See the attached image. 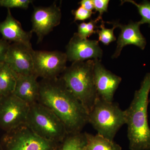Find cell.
<instances>
[{
    "mask_svg": "<svg viewBox=\"0 0 150 150\" xmlns=\"http://www.w3.org/2000/svg\"><path fill=\"white\" fill-rule=\"evenodd\" d=\"M29 108L13 94L0 96V129L8 132L25 125Z\"/></svg>",
    "mask_w": 150,
    "mask_h": 150,
    "instance_id": "52a82bcc",
    "label": "cell"
},
{
    "mask_svg": "<svg viewBox=\"0 0 150 150\" xmlns=\"http://www.w3.org/2000/svg\"><path fill=\"white\" fill-rule=\"evenodd\" d=\"M109 24L114 25L116 28L121 30L117 40V46L112 59H117L121 54V51L125 46L134 45L142 50H144L147 42L144 35L140 30L142 25L139 22L131 21L128 24L123 25L118 22H107Z\"/></svg>",
    "mask_w": 150,
    "mask_h": 150,
    "instance_id": "4fadbf2b",
    "label": "cell"
},
{
    "mask_svg": "<svg viewBox=\"0 0 150 150\" xmlns=\"http://www.w3.org/2000/svg\"><path fill=\"white\" fill-rule=\"evenodd\" d=\"M68 61L74 63L90 60H101L103 51L98 40L82 38L75 33L66 46Z\"/></svg>",
    "mask_w": 150,
    "mask_h": 150,
    "instance_id": "30bf717a",
    "label": "cell"
},
{
    "mask_svg": "<svg viewBox=\"0 0 150 150\" xmlns=\"http://www.w3.org/2000/svg\"><path fill=\"white\" fill-rule=\"evenodd\" d=\"M88 123L97 131L98 134L113 141L119 129L126 124L125 111L118 103L98 97L89 112Z\"/></svg>",
    "mask_w": 150,
    "mask_h": 150,
    "instance_id": "277c9868",
    "label": "cell"
},
{
    "mask_svg": "<svg viewBox=\"0 0 150 150\" xmlns=\"http://www.w3.org/2000/svg\"><path fill=\"white\" fill-rule=\"evenodd\" d=\"M79 4L87 10L93 11L94 10L92 0H81L79 2Z\"/></svg>",
    "mask_w": 150,
    "mask_h": 150,
    "instance_id": "484cf974",
    "label": "cell"
},
{
    "mask_svg": "<svg viewBox=\"0 0 150 150\" xmlns=\"http://www.w3.org/2000/svg\"><path fill=\"white\" fill-rule=\"evenodd\" d=\"M72 13L74 17V21H84L90 18L95 13L93 11L87 10L80 6L78 8L72 11Z\"/></svg>",
    "mask_w": 150,
    "mask_h": 150,
    "instance_id": "cb8c5ba5",
    "label": "cell"
},
{
    "mask_svg": "<svg viewBox=\"0 0 150 150\" xmlns=\"http://www.w3.org/2000/svg\"><path fill=\"white\" fill-rule=\"evenodd\" d=\"M86 142L85 132L68 134L61 143L59 150H83Z\"/></svg>",
    "mask_w": 150,
    "mask_h": 150,
    "instance_id": "ac0fdd59",
    "label": "cell"
},
{
    "mask_svg": "<svg viewBox=\"0 0 150 150\" xmlns=\"http://www.w3.org/2000/svg\"><path fill=\"white\" fill-rule=\"evenodd\" d=\"M98 21L96 19H91L87 23L82 22L78 25V33L79 36L82 38L88 39L93 34L96 33L97 30H96L97 26Z\"/></svg>",
    "mask_w": 150,
    "mask_h": 150,
    "instance_id": "44dd1931",
    "label": "cell"
},
{
    "mask_svg": "<svg viewBox=\"0 0 150 150\" xmlns=\"http://www.w3.org/2000/svg\"><path fill=\"white\" fill-rule=\"evenodd\" d=\"M62 11L60 6L54 4L48 7H35L31 16L32 33L38 37V43L60 24Z\"/></svg>",
    "mask_w": 150,
    "mask_h": 150,
    "instance_id": "9c48e42d",
    "label": "cell"
},
{
    "mask_svg": "<svg viewBox=\"0 0 150 150\" xmlns=\"http://www.w3.org/2000/svg\"><path fill=\"white\" fill-rule=\"evenodd\" d=\"M33 50L21 43H12L9 47L4 62L17 76L34 74Z\"/></svg>",
    "mask_w": 150,
    "mask_h": 150,
    "instance_id": "7c38bea8",
    "label": "cell"
},
{
    "mask_svg": "<svg viewBox=\"0 0 150 150\" xmlns=\"http://www.w3.org/2000/svg\"><path fill=\"white\" fill-rule=\"evenodd\" d=\"M34 73L42 79L58 78L67 68L66 53L57 51L32 52Z\"/></svg>",
    "mask_w": 150,
    "mask_h": 150,
    "instance_id": "ba28073f",
    "label": "cell"
},
{
    "mask_svg": "<svg viewBox=\"0 0 150 150\" xmlns=\"http://www.w3.org/2000/svg\"><path fill=\"white\" fill-rule=\"evenodd\" d=\"M0 33L3 39L8 42L21 43L32 48L30 41L33 33L23 30L20 22L13 16L10 9H7L5 19L0 22Z\"/></svg>",
    "mask_w": 150,
    "mask_h": 150,
    "instance_id": "5bb4252c",
    "label": "cell"
},
{
    "mask_svg": "<svg viewBox=\"0 0 150 150\" xmlns=\"http://www.w3.org/2000/svg\"><path fill=\"white\" fill-rule=\"evenodd\" d=\"M105 23L103 21H101V24L99 26L100 29H98L96 33L98 34V41L105 46H108L110 43L116 40V38L114 33V30L116 27L112 24V28H106Z\"/></svg>",
    "mask_w": 150,
    "mask_h": 150,
    "instance_id": "ffe728a7",
    "label": "cell"
},
{
    "mask_svg": "<svg viewBox=\"0 0 150 150\" xmlns=\"http://www.w3.org/2000/svg\"><path fill=\"white\" fill-rule=\"evenodd\" d=\"M35 74L17 76L13 93L30 105L38 102L39 83Z\"/></svg>",
    "mask_w": 150,
    "mask_h": 150,
    "instance_id": "9a60e30c",
    "label": "cell"
},
{
    "mask_svg": "<svg viewBox=\"0 0 150 150\" xmlns=\"http://www.w3.org/2000/svg\"><path fill=\"white\" fill-rule=\"evenodd\" d=\"M25 125L40 137L57 143H62L68 135L58 116L38 102L30 105Z\"/></svg>",
    "mask_w": 150,
    "mask_h": 150,
    "instance_id": "5b68a950",
    "label": "cell"
},
{
    "mask_svg": "<svg viewBox=\"0 0 150 150\" xmlns=\"http://www.w3.org/2000/svg\"><path fill=\"white\" fill-rule=\"evenodd\" d=\"M85 133L86 142L83 150H122L121 147L114 141L102 136Z\"/></svg>",
    "mask_w": 150,
    "mask_h": 150,
    "instance_id": "e0dca14e",
    "label": "cell"
},
{
    "mask_svg": "<svg viewBox=\"0 0 150 150\" xmlns=\"http://www.w3.org/2000/svg\"><path fill=\"white\" fill-rule=\"evenodd\" d=\"M38 102L52 110L68 134L81 133L88 123V113L60 78L41 79Z\"/></svg>",
    "mask_w": 150,
    "mask_h": 150,
    "instance_id": "6da1fadb",
    "label": "cell"
},
{
    "mask_svg": "<svg viewBox=\"0 0 150 150\" xmlns=\"http://www.w3.org/2000/svg\"><path fill=\"white\" fill-rule=\"evenodd\" d=\"M10 45L8 41L0 39V63L4 62Z\"/></svg>",
    "mask_w": 150,
    "mask_h": 150,
    "instance_id": "d4e9b609",
    "label": "cell"
},
{
    "mask_svg": "<svg viewBox=\"0 0 150 150\" xmlns=\"http://www.w3.org/2000/svg\"><path fill=\"white\" fill-rule=\"evenodd\" d=\"M0 150H4L1 144V142H0Z\"/></svg>",
    "mask_w": 150,
    "mask_h": 150,
    "instance_id": "4316f807",
    "label": "cell"
},
{
    "mask_svg": "<svg viewBox=\"0 0 150 150\" xmlns=\"http://www.w3.org/2000/svg\"><path fill=\"white\" fill-rule=\"evenodd\" d=\"M121 5L125 3L132 4L137 8L142 19L139 22L141 25L148 24L150 27V1L144 0L140 3H137L133 0L121 1Z\"/></svg>",
    "mask_w": 150,
    "mask_h": 150,
    "instance_id": "d6986e66",
    "label": "cell"
},
{
    "mask_svg": "<svg viewBox=\"0 0 150 150\" xmlns=\"http://www.w3.org/2000/svg\"><path fill=\"white\" fill-rule=\"evenodd\" d=\"M31 0H0V6L7 8H19L27 9Z\"/></svg>",
    "mask_w": 150,
    "mask_h": 150,
    "instance_id": "7402d4cb",
    "label": "cell"
},
{
    "mask_svg": "<svg viewBox=\"0 0 150 150\" xmlns=\"http://www.w3.org/2000/svg\"><path fill=\"white\" fill-rule=\"evenodd\" d=\"M94 60L74 62L59 77L88 113L98 98L94 81Z\"/></svg>",
    "mask_w": 150,
    "mask_h": 150,
    "instance_id": "3957f363",
    "label": "cell"
},
{
    "mask_svg": "<svg viewBox=\"0 0 150 150\" xmlns=\"http://www.w3.org/2000/svg\"><path fill=\"white\" fill-rule=\"evenodd\" d=\"M94 81L98 97L105 101L112 102L122 78L107 70L101 60L96 59L94 60Z\"/></svg>",
    "mask_w": 150,
    "mask_h": 150,
    "instance_id": "8fae6325",
    "label": "cell"
},
{
    "mask_svg": "<svg viewBox=\"0 0 150 150\" xmlns=\"http://www.w3.org/2000/svg\"><path fill=\"white\" fill-rule=\"evenodd\" d=\"M0 142L4 150H59L61 144L40 137L25 124L5 132Z\"/></svg>",
    "mask_w": 150,
    "mask_h": 150,
    "instance_id": "8992f818",
    "label": "cell"
},
{
    "mask_svg": "<svg viewBox=\"0 0 150 150\" xmlns=\"http://www.w3.org/2000/svg\"><path fill=\"white\" fill-rule=\"evenodd\" d=\"M17 75L5 62L0 63V96L13 93Z\"/></svg>",
    "mask_w": 150,
    "mask_h": 150,
    "instance_id": "2e32d148",
    "label": "cell"
},
{
    "mask_svg": "<svg viewBox=\"0 0 150 150\" xmlns=\"http://www.w3.org/2000/svg\"><path fill=\"white\" fill-rule=\"evenodd\" d=\"M150 92V73H148L135 92L134 98L125 111L127 137L130 150H150V128L148 108Z\"/></svg>",
    "mask_w": 150,
    "mask_h": 150,
    "instance_id": "7a4b0ae2",
    "label": "cell"
},
{
    "mask_svg": "<svg viewBox=\"0 0 150 150\" xmlns=\"http://www.w3.org/2000/svg\"><path fill=\"white\" fill-rule=\"evenodd\" d=\"M95 12H98V16L96 18L98 21H103V14L108 11L109 0H92Z\"/></svg>",
    "mask_w": 150,
    "mask_h": 150,
    "instance_id": "603a6c76",
    "label": "cell"
}]
</instances>
